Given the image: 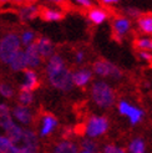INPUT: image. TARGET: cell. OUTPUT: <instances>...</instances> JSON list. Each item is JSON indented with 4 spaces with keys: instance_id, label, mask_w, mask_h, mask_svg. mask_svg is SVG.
<instances>
[{
    "instance_id": "6da1fadb",
    "label": "cell",
    "mask_w": 152,
    "mask_h": 153,
    "mask_svg": "<svg viewBox=\"0 0 152 153\" xmlns=\"http://www.w3.org/2000/svg\"><path fill=\"white\" fill-rule=\"evenodd\" d=\"M46 72H48L49 81L54 87L63 90L65 92L72 88L74 86L72 75L70 74L69 68L65 66L63 57H60L59 55L51 56L46 67Z\"/></svg>"
},
{
    "instance_id": "7a4b0ae2",
    "label": "cell",
    "mask_w": 152,
    "mask_h": 153,
    "mask_svg": "<svg viewBox=\"0 0 152 153\" xmlns=\"http://www.w3.org/2000/svg\"><path fill=\"white\" fill-rule=\"evenodd\" d=\"M91 96L94 102L101 108H110L115 102V92L109 83L96 81L91 88Z\"/></svg>"
},
{
    "instance_id": "3957f363",
    "label": "cell",
    "mask_w": 152,
    "mask_h": 153,
    "mask_svg": "<svg viewBox=\"0 0 152 153\" xmlns=\"http://www.w3.org/2000/svg\"><path fill=\"white\" fill-rule=\"evenodd\" d=\"M20 51V39L15 34H7L0 41V60L4 64H10L13 57Z\"/></svg>"
},
{
    "instance_id": "277c9868",
    "label": "cell",
    "mask_w": 152,
    "mask_h": 153,
    "mask_svg": "<svg viewBox=\"0 0 152 153\" xmlns=\"http://www.w3.org/2000/svg\"><path fill=\"white\" fill-rule=\"evenodd\" d=\"M92 68H94V72H96L98 76H102V77H112L116 80L122 77V71L116 65H113L112 62L104 59L95 61Z\"/></svg>"
},
{
    "instance_id": "5b68a950",
    "label": "cell",
    "mask_w": 152,
    "mask_h": 153,
    "mask_svg": "<svg viewBox=\"0 0 152 153\" xmlns=\"http://www.w3.org/2000/svg\"><path fill=\"white\" fill-rule=\"evenodd\" d=\"M109 128V121L104 116H92L86 123V134L90 137H98Z\"/></svg>"
},
{
    "instance_id": "8992f818",
    "label": "cell",
    "mask_w": 152,
    "mask_h": 153,
    "mask_svg": "<svg viewBox=\"0 0 152 153\" xmlns=\"http://www.w3.org/2000/svg\"><path fill=\"white\" fill-rule=\"evenodd\" d=\"M131 29V21L126 18H117L112 21V30H113V37L121 41V37L128 33V30Z\"/></svg>"
},
{
    "instance_id": "52a82bcc",
    "label": "cell",
    "mask_w": 152,
    "mask_h": 153,
    "mask_svg": "<svg viewBox=\"0 0 152 153\" xmlns=\"http://www.w3.org/2000/svg\"><path fill=\"white\" fill-rule=\"evenodd\" d=\"M25 56H26L28 66H30V67H37V66H40V64H41V55H40V52H39V49H37L36 41L31 42L26 48Z\"/></svg>"
},
{
    "instance_id": "ba28073f",
    "label": "cell",
    "mask_w": 152,
    "mask_h": 153,
    "mask_svg": "<svg viewBox=\"0 0 152 153\" xmlns=\"http://www.w3.org/2000/svg\"><path fill=\"white\" fill-rule=\"evenodd\" d=\"M24 75H25V82L21 85L20 91H29V92H33L34 90L39 88L40 82H39V80H37V76H36L35 71L25 68Z\"/></svg>"
},
{
    "instance_id": "9c48e42d",
    "label": "cell",
    "mask_w": 152,
    "mask_h": 153,
    "mask_svg": "<svg viewBox=\"0 0 152 153\" xmlns=\"http://www.w3.org/2000/svg\"><path fill=\"white\" fill-rule=\"evenodd\" d=\"M37 44V49L42 59H49L52 53H54V48H52L51 41L45 36H37L35 39Z\"/></svg>"
},
{
    "instance_id": "30bf717a",
    "label": "cell",
    "mask_w": 152,
    "mask_h": 153,
    "mask_svg": "<svg viewBox=\"0 0 152 153\" xmlns=\"http://www.w3.org/2000/svg\"><path fill=\"white\" fill-rule=\"evenodd\" d=\"M4 129L6 132L7 138L11 141V143L16 144V143H20L22 141V137H24V129H21L20 126L15 125L14 122H10Z\"/></svg>"
},
{
    "instance_id": "8fae6325",
    "label": "cell",
    "mask_w": 152,
    "mask_h": 153,
    "mask_svg": "<svg viewBox=\"0 0 152 153\" xmlns=\"http://www.w3.org/2000/svg\"><path fill=\"white\" fill-rule=\"evenodd\" d=\"M57 125V120L52 116L51 113H45L44 117H42V125H41V128H40V134L42 137L48 136L52 132Z\"/></svg>"
},
{
    "instance_id": "7c38bea8",
    "label": "cell",
    "mask_w": 152,
    "mask_h": 153,
    "mask_svg": "<svg viewBox=\"0 0 152 153\" xmlns=\"http://www.w3.org/2000/svg\"><path fill=\"white\" fill-rule=\"evenodd\" d=\"M21 147H25L29 151H31L33 153H36L37 149V137L33 131H29V129H25L24 131V137H22Z\"/></svg>"
},
{
    "instance_id": "4fadbf2b",
    "label": "cell",
    "mask_w": 152,
    "mask_h": 153,
    "mask_svg": "<svg viewBox=\"0 0 152 153\" xmlns=\"http://www.w3.org/2000/svg\"><path fill=\"white\" fill-rule=\"evenodd\" d=\"M91 79H92V72L87 68H81L72 74V82L76 86H85Z\"/></svg>"
},
{
    "instance_id": "5bb4252c",
    "label": "cell",
    "mask_w": 152,
    "mask_h": 153,
    "mask_svg": "<svg viewBox=\"0 0 152 153\" xmlns=\"http://www.w3.org/2000/svg\"><path fill=\"white\" fill-rule=\"evenodd\" d=\"M39 16L44 21H59V20H63L65 18V15L63 14V11L51 10V9H46V7H40Z\"/></svg>"
},
{
    "instance_id": "9a60e30c",
    "label": "cell",
    "mask_w": 152,
    "mask_h": 153,
    "mask_svg": "<svg viewBox=\"0 0 152 153\" xmlns=\"http://www.w3.org/2000/svg\"><path fill=\"white\" fill-rule=\"evenodd\" d=\"M26 66H28V62H26L25 52H22L20 50V51H18V53L10 61V67H11L13 71H20V70L24 71L26 68Z\"/></svg>"
},
{
    "instance_id": "2e32d148",
    "label": "cell",
    "mask_w": 152,
    "mask_h": 153,
    "mask_svg": "<svg viewBox=\"0 0 152 153\" xmlns=\"http://www.w3.org/2000/svg\"><path fill=\"white\" fill-rule=\"evenodd\" d=\"M13 113L20 122H22V123L29 125L30 122H31V112H30L25 106H16L13 110Z\"/></svg>"
},
{
    "instance_id": "e0dca14e",
    "label": "cell",
    "mask_w": 152,
    "mask_h": 153,
    "mask_svg": "<svg viewBox=\"0 0 152 153\" xmlns=\"http://www.w3.org/2000/svg\"><path fill=\"white\" fill-rule=\"evenodd\" d=\"M137 25L142 33L152 34V15H141L137 19Z\"/></svg>"
},
{
    "instance_id": "ac0fdd59",
    "label": "cell",
    "mask_w": 152,
    "mask_h": 153,
    "mask_svg": "<svg viewBox=\"0 0 152 153\" xmlns=\"http://www.w3.org/2000/svg\"><path fill=\"white\" fill-rule=\"evenodd\" d=\"M106 18H107V14H106V11L102 9H96L95 7V9H91L89 11V19L96 25L102 24V22L106 20Z\"/></svg>"
},
{
    "instance_id": "d6986e66",
    "label": "cell",
    "mask_w": 152,
    "mask_h": 153,
    "mask_svg": "<svg viewBox=\"0 0 152 153\" xmlns=\"http://www.w3.org/2000/svg\"><path fill=\"white\" fill-rule=\"evenodd\" d=\"M54 153H77V146L70 141H64L57 144Z\"/></svg>"
},
{
    "instance_id": "ffe728a7",
    "label": "cell",
    "mask_w": 152,
    "mask_h": 153,
    "mask_svg": "<svg viewBox=\"0 0 152 153\" xmlns=\"http://www.w3.org/2000/svg\"><path fill=\"white\" fill-rule=\"evenodd\" d=\"M10 122H13L10 116V108L6 105L0 103V127L5 128Z\"/></svg>"
},
{
    "instance_id": "44dd1931",
    "label": "cell",
    "mask_w": 152,
    "mask_h": 153,
    "mask_svg": "<svg viewBox=\"0 0 152 153\" xmlns=\"http://www.w3.org/2000/svg\"><path fill=\"white\" fill-rule=\"evenodd\" d=\"M128 151L130 153H145L146 151V143L142 138L137 137L131 141V143L128 144Z\"/></svg>"
},
{
    "instance_id": "7402d4cb",
    "label": "cell",
    "mask_w": 152,
    "mask_h": 153,
    "mask_svg": "<svg viewBox=\"0 0 152 153\" xmlns=\"http://www.w3.org/2000/svg\"><path fill=\"white\" fill-rule=\"evenodd\" d=\"M39 14H40V7H37V6H31V5L25 6L24 9L20 11L21 18H22V19H25V20L34 19V18H36V16H39Z\"/></svg>"
},
{
    "instance_id": "603a6c76",
    "label": "cell",
    "mask_w": 152,
    "mask_h": 153,
    "mask_svg": "<svg viewBox=\"0 0 152 153\" xmlns=\"http://www.w3.org/2000/svg\"><path fill=\"white\" fill-rule=\"evenodd\" d=\"M143 114H145V112H143L141 108H137V107H131L130 112L127 113V117L130 118V122L131 125H137L139 122L141 121V118L143 117Z\"/></svg>"
},
{
    "instance_id": "cb8c5ba5",
    "label": "cell",
    "mask_w": 152,
    "mask_h": 153,
    "mask_svg": "<svg viewBox=\"0 0 152 153\" xmlns=\"http://www.w3.org/2000/svg\"><path fill=\"white\" fill-rule=\"evenodd\" d=\"M133 45L137 49L143 50V51H150L152 50V39L148 37H142V39H136L133 41Z\"/></svg>"
},
{
    "instance_id": "d4e9b609",
    "label": "cell",
    "mask_w": 152,
    "mask_h": 153,
    "mask_svg": "<svg viewBox=\"0 0 152 153\" xmlns=\"http://www.w3.org/2000/svg\"><path fill=\"white\" fill-rule=\"evenodd\" d=\"M15 94L13 86L7 82H0V95L4 96L5 98H11Z\"/></svg>"
},
{
    "instance_id": "484cf974",
    "label": "cell",
    "mask_w": 152,
    "mask_h": 153,
    "mask_svg": "<svg viewBox=\"0 0 152 153\" xmlns=\"http://www.w3.org/2000/svg\"><path fill=\"white\" fill-rule=\"evenodd\" d=\"M18 100L22 106L30 105L33 102V92H29V91H20Z\"/></svg>"
},
{
    "instance_id": "4316f807",
    "label": "cell",
    "mask_w": 152,
    "mask_h": 153,
    "mask_svg": "<svg viewBox=\"0 0 152 153\" xmlns=\"http://www.w3.org/2000/svg\"><path fill=\"white\" fill-rule=\"evenodd\" d=\"M81 148L82 151H87L90 153H97V144L90 140H83L81 142Z\"/></svg>"
},
{
    "instance_id": "83f0119b",
    "label": "cell",
    "mask_w": 152,
    "mask_h": 153,
    "mask_svg": "<svg viewBox=\"0 0 152 153\" xmlns=\"http://www.w3.org/2000/svg\"><path fill=\"white\" fill-rule=\"evenodd\" d=\"M11 144H13L11 141L7 138V137L0 136V153H6L7 149L10 148Z\"/></svg>"
},
{
    "instance_id": "f1b7e54d",
    "label": "cell",
    "mask_w": 152,
    "mask_h": 153,
    "mask_svg": "<svg viewBox=\"0 0 152 153\" xmlns=\"http://www.w3.org/2000/svg\"><path fill=\"white\" fill-rule=\"evenodd\" d=\"M34 36H35V34L33 33V31H30V30H28V31H25L24 34H22V36H21V42L24 44V45H29L31 44V42H34L35 40H34Z\"/></svg>"
},
{
    "instance_id": "f546056e",
    "label": "cell",
    "mask_w": 152,
    "mask_h": 153,
    "mask_svg": "<svg viewBox=\"0 0 152 153\" xmlns=\"http://www.w3.org/2000/svg\"><path fill=\"white\" fill-rule=\"evenodd\" d=\"M104 153H126V151L122 147H117V146H113V144H107V146H105V148H104Z\"/></svg>"
},
{
    "instance_id": "4dcf8cb0",
    "label": "cell",
    "mask_w": 152,
    "mask_h": 153,
    "mask_svg": "<svg viewBox=\"0 0 152 153\" xmlns=\"http://www.w3.org/2000/svg\"><path fill=\"white\" fill-rule=\"evenodd\" d=\"M131 107H132V106L128 103L127 101H121V102L118 103V111H120L121 114H124V116H127V113L130 112Z\"/></svg>"
},
{
    "instance_id": "1f68e13d",
    "label": "cell",
    "mask_w": 152,
    "mask_h": 153,
    "mask_svg": "<svg viewBox=\"0 0 152 153\" xmlns=\"http://www.w3.org/2000/svg\"><path fill=\"white\" fill-rule=\"evenodd\" d=\"M125 13L127 14V15H130V16H132V18H140L141 16V13H140V10H137V9H135V7H126L125 9Z\"/></svg>"
},
{
    "instance_id": "d6a6232c",
    "label": "cell",
    "mask_w": 152,
    "mask_h": 153,
    "mask_svg": "<svg viewBox=\"0 0 152 153\" xmlns=\"http://www.w3.org/2000/svg\"><path fill=\"white\" fill-rule=\"evenodd\" d=\"M139 56H140L142 60L147 61V62L152 60V53H151V52H147V51H143V50H140V51H139Z\"/></svg>"
},
{
    "instance_id": "836d02e7",
    "label": "cell",
    "mask_w": 152,
    "mask_h": 153,
    "mask_svg": "<svg viewBox=\"0 0 152 153\" xmlns=\"http://www.w3.org/2000/svg\"><path fill=\"white\" fill-rule=\"evenodd\" d=\"M75 57H76V62L81 64L82 61H83V57H85V55H83L82 51H77V52H76V55H75Z\"/></svg>"
},
{
    "instance_id": "e575fe53",
    "label": "cell",
    "mask_w": 152,
    "mask_h": 153,
    "mask_svg": "<svg viewBox=\"0 0 152 153\" xmlns=\"http://www.w3.org/2000/svg\"><path fill=\"white\" fill-rule=\"evenodd\" d=\"M79 4H81L82 6H85V7H91L92 6V1L91 0H76Z\"/></svg>"
},
{
    "instance_id": "d590c367",
    "label": "cell",
    "mask_w": 152,
    "mask_h": 153,
    "mask_svg": "<svg viewBox=\"0 0 152 153\" xmlns=\"http://www.w3.org/2000/svg\"><path fill=\"white\" fill-rule=\"evenodd\" d=\"M6 153H19V147H16V146H15V144L13 143L11 146H10V148L7 149Z\"/></svg>"
},
{
    "instance_id": "8d00e7d4",
    "label": "cell",
    "mask_w": 152,
    "mask_h": 153,
    "mask_svg": "<svg viewBox=\"0 0 152 153\" xmlns=\"http://www.w3.org/2000/svg\"><path fill=\"white\" fill-rule=\"evenodd\" d=\"M100 1L102 4H116L120 1V0H100Z\"/></svg>"
},
{
    "instance_id": "74e56055",
    "label": "cell",
    "mask_w": 152,
    "mask_h": 153,
    "mask_svg": "<svg viewBox=\"0 0 152 153\" xmlns=\"http://www.w3.org/2000/svg\"><path fill=\"white\" fill-rule=\"evenodd\" d=\"M50 1H54V3H60V1H64V0H50Z\"/></svg>"
},
{
    "instance_id": "f35d334b",
    "label": "cell",
    "mask_w": 152,
    "mask_h": 153,
    "mask_svg": "<svg viewBox=\"0 0 152 153\" xmlns=\"http://www.w3.org/2000/svg\"><path fill=\"white\" fill-rule=\"evenodd\" d=\"M13 1H15V3H19V4H20V3L24 1V0H13Z\"/></svg>"
},
{
    "instance_id": "ab89813d",
    "label": "cell",
    "mask_w": 152,
    "mask_h": 153,
    "mask_svg": "<svg viewBox=\"0 0 152 153\" xmlns=\"http://www.w3.org/2000/svg\"><path fill=\"white\" fill-rule=\"evenodd\" d=\"M7 1H9V0H0V3H1V4L3 3H7Z\"/></svg>"
},
{
    "instance_id": "60d3db41",
    "label": "cell",
    "mask_w": 152,
    "mask_h": 153,
    "mask_svg": "<svg viewBox=\"0 0 152 153\" xmlns=\"http://www.w3.org/2000/svg\"><path fill=\"white\" fill-rule=\"evenodd\" d=\"M24 1H26V3H31V1H35V0H24Z\"/></svg>"
},
{
    "instance_id": "b9f144b4",
    "label": "cell",
    "mask_w": 152,
    "mask_h": 153,
    "mask_svg": "<svg viewBox=\"0 0 152 153\" xmlns=\"http://www.w3.org/2000/svg\"><path fill=\"white\" fill-rule=\"evenodd\" d=\"M81 153H90V152H87V151H82Z\"/></svg>"
},
{
    "instance_id": "7bdbcfd3",
    "label": "cell",
    "mask_w": 152,
    "mask_h": 153,
    "mask_svg": "<svg viewBox=\"0 0 152 153\" xmlns=\"http://www.w3.org/2000/svg\"><path fill=\"white\" fill-rule=\"evenodd\" d=\"M97 153H102V152H97Z\"/></svg>"
}]
</instances>
